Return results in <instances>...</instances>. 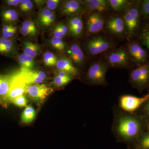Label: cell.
Listing matches in <instances>:
<instances>
[{
    "instance_id": "obj_31",
    "label": "cell",
    "mask_w": 149,
    "mask_h": 149,
    "mask_svg": "<svg viewBox=\"0 0 149 149\" xmlns=\"http://www.w3.org/2000/svg\"><path fill=\"white\" fill-rule=\"evenodd\" d=\"M51 45L54 49L59 51H64L67 48V45L61 39L53 37L50 41Z\"/></svg>"
},
{
    "instance_id": "obj_24",
    "label": "cell",
    "mask_w": 149,
    "mask_h": 149,
    "mask_svg": "<svg viewBox=\"0 0 149 149\" xmlns=\"http://www.w3.org/2000/svg\"><path fill=\"white\" fill-rule=\"evenodd\" d=\"M37 32L35 23L32 20H25L20 27V32L24 36L34 37L37 35Z\"/></svg>"
},
{
    "instance_id": "obj_23",
    "label": "cell",
    "mask_w": 149,
    "mask_h": 149,
    "mask_svg": "<svg viewBox=\"0 0 149 149\" xmlns=\"http://www.w3.org/2000/svg\"><path fill=\"white\" fill-rule=\"evenodd\" d=\"M17 61L21 67V70H31L35 68V62L34 58L26 54L22 53L18 55Z\"/></svg>"
},
{
    "instance_id": "obj_44",
    "label": "cell",
    "mask_w": 149,
    "mask_h": 149,
    "mask_svg": "<svg viewBox=\"0 0 149 149\" xmlns=\"http://www.w3.org/2000/svg\"><path fill=\"white\" fill-rule=\"evenodd\" d=\"M148 130H149V125H148Z\"/></svg>"
},
{
    "instance_id": "obj_4",
    "label": "cell",
    "mask_w": 149,
    "mask_h": 149,
    "mask_svg": "<svg viewBox=\"0 0 149 149\" xmlns=\"http://www.w3.org/2000/svg\"><path fill=\"white\" fill-rule=\"evenodd\" d=\"M108 66L105 63L98 62L93 63L88 69L86 79L90 85H106V75Z\"/></svg>"
},
{
    "instance_id": "obj_8",
    "label": "cell",
    "mask_w": 149,
    "mask_h": 149,
    "mask_svg": "<svg viewBox=\"0 0 149 149\" xmlns=\"http://www.w3.org/2000/svg\"><path fill=\"white\" fill-rule=\"evenodd\" d=\"M53 92L52 88L44 84L28 85L26 93L30 98L38 102H42Z\"/></svg>"
},
{
    "instance_id": "obj_9",
    "label": "cell",
    "mask_w": 149,
    "mask_h": 149,
    "mask_svg": "<svg viewBox=\"0 0 149 149\" xmlns=\"http://www.w3.org/2000/svg\"><path fill=\"white\" fill-rule=\"evenodd\" d=\"M15 77L26 85H29L42 84L46 78V74L39 70H21Z\"/></svg>"
},
{
    "instance_id": "obj_14",
    "label": "cell",
    "mask_w": 149,
    "mask_h": 149,
    "mask_svg": "<svg viewBox=\"0 0 149 149\" xmlns=\"http://www.w3.org/2000/svg\"><path fill=\"white\" fill-rule=\"evenodd\" d=\"M67 53L70 59L78 66H82L85 63V55L78 44H72L68 50Z\"/></svg>"
},
{
    "instance_id": "obj_34",
    "label": "cell",
    "mask_w": 149,
    "mask_h": 149,
    "mask_svg": "<svg viewBox=\"0 0 149 149\" xmlns=\"http://www.w3.org/2000/svg\"><path fill=\"white\" fill-rule=\"evenodd\" d=\"M108 1L111 8L115 11L121 10L128 2L125 0H109Z\"/></svg>"
},
{
    "instance_id": "obj_13",
    "label": "cell",
    "mask_w": 149,
    "mask_h": 149,
    "mask_svg": "<svg viewBox=\"0 0 149 149\" xmlns=\"http://www.w3.org/2000/svg\"><path fill=\"white\" fill-rule=\"evenodd\" d=\"M104 20L100 13H94L91 15L87 20V31L89 34H95L102 29Z\"/></svg>"
},
{
    "instance_id": "obj_11",
    "label": "cell",
    "mask_w": 149,
    "mask_h": 149,
    "mask_svg": "<svg viewBox=\"0 0 149 149\" xmlns=\"http://www.w3.org/2000/svg\"><path fill=\"white\" fill-rule=\"evenodd\" d=\"M107 58V61L112 66L124 67L129 63L128 52L123 49L113 51Z\"/></svg>"
},
{
    "instance_id": "obj_41",
    "label": "cell",
    "mask_w": 149,
    "mask_h": 149,
    "mask_svg": "<svg viewBox=\"0 0 149 149\" xmlns=\"http://www.w3.org/2000/svg\"><path fill=\"white\" fill-rule=\"evenodd\" d=\"M53 34L54 37H58V38L63 39L65 37L64 35L63 34L62 32L59 27L58 24L55 27L54 29Z\"/></svg>"
},
{
    "instance_id": "obj_26",
    "label": "cell",
    "mask_w": 149,
    "mask_h": 149,
    "mask_svg": "<svg viewBox=\"0 0 149 149\" xmlns=\"http://www.w3.org/2000/svg\"><path fill=\"white\" fill-rule=\"evenodd\" d=\"M139 32V43L146 47L149 52V21L144 24Z\"/></svg>"
},
{
    "instance_id": "obj_25",
    "label": "cell",
    "mask_w": 149,
    "mask_h": 149,
    "mask_svg": "<svg viewBox=\"0 0 149 149\" xmlns=\"http://www.w3.org/2000/svg\"><path fill=\"white\" fill-rule=\"evenodd\" d=\"M131 149H149V130H147L130 147Z\"/></svg>"
},
{
    "instance_id": "obj_17",
    "label": "cell",
    "mask_w": 149,
    "mask_h": 149,
    "mask_svg": "<svg viewBox=\"0 0 149 149\" xmlns=\"http://www.w3.org/2000/svg\"><path fill=\"white\" fill-rule=\"evenodd\" d=\"M0 16L2 24H15L18 20L19 14L15 8L1 6L0 8Z\"/></svg>"
},
{
    "instance_id": "obj_21",
    "label": "cell",
    "mask_w": 149,
    "mask_h": 149,
    "mask_svg": "<svg viewBox=\"0 0 149 149\" xmlns=\"http://www.w3.org/2000/svg\"><path fill=\"white\" fill-rule=\"evenodd\" d=\"M84 3L89 9L100 13L106 10L109 5L108 1L105 0H86Z\"/></svg>"
},
{
    "instance_id": "obj_6",
    "label": "cell",
    "mask_w": 149,
    "mask_h": 149,
    "mask_svg": "<svg viewBox=\"0 0 149 149\" xmlns=\"http://www.w3.org/2000/svg\"><path fill=\"white\" fill-rule=\"evenodd\" d=\"M28 85L14 76L11 87L6 95L0 98V104L7 107L11 103L12 101L17 97L26 93Z\"/></svg>"
},
{
    "instance_id": "obj_42",
    "label": "cell",
    "mask_w": 149,
    "mask_h": 149,
    "mask_svg": "<svg viewBox=\"0 0 149 149\" xmlns=\"http://www.w3.org/2000/svg\"><path fill=\"white\" fill-rule=\"evenodd\" d=\"M59 27L60 28L63 34L65 36L66 35L67 33L68 32V27L63 22L59 23L58 24Z\"/></svg>"
},
{
    "instance_id": "obj_29",
    "label": "cell",
    "mask_w": 149,
    "mask_h": 149,
    "mask_svg": "<svg viewBox=\"0 0 149 149\" xmlns=\"http://www.w3.org/2000/svg\"><path fill=\"white\" fill-rule=\"evenodd\" d=\"M58 60L57 56L52 52H46L43 55V62L46 66H55Z\"/></svg>"
},
{
    "instance_id": "obj_32",
    "label": "cell",
    "mask_w": 149,
    "mask_h": 149,
    "mask_svg": "<svg viewBox=\"0 0 149 149\" xmlns=\"http://www.w3.org/2000/svg\"><path fill=\"white\" fill-rule=\"evenodd\" d=\"M74 77V76L72 75L68 77H61L56 74L55 77H54L53 83L54 85L57 88H61L71 82L73 80Z\"/></svg>"
},
{
    "instance_id": "obj_18",
    "label": "cell",
    "mask_w": 149,
    "mask_h": 149,
    "mask_svg": "<svg viewBox=\"0 0 149 149\" xmlns=\"http://www.w3.org/2000/svg\"><path fill=\"white\" fill-rule=\"evenodd\" d=\"M107 27L112 34L120 35L124 32L125 24L122 18L116 17H112L108 20Z\"/></svg>"
},
{
    "instance_id": "obj_20",
    "label": "cell",
    "mask_w": 149,
    "mask_h": 149,
    "mask_svg": "<svg viewBox=\"0 0 149 149\" xmlns=\"http://www.w3.org/2000/svg\"><path fill=\"white\" fill-rule=\"evenodd\" d=\"M14 76L0 74V98L8 93L13 83Z\"/></svg>"
},
{
    "instance_id": "obj_12",
    "label": "cell",
    "mask_w": 149,
    "mask_h": 149,
    "mask_svg": "<svg viewBox=\"0 0 149 149\" xmlns=\"http://www.w3.org/2000/svg\"><path fill=\"white\" fill-rule=\"evenodd\" d=\"M83 5L79 1L68 0L62 3L60 12L61 15L70 16L80 14L83 11Z\"/></svg>"
},
{
    "instance_id": "obj_22",
    "label": "cell",
    "mask_w": 149,
    "mask_h": 149,
    "mask_svg": "<svg viewBox=\"0 0 149 149\" xmlns=\"http://www.w3.org/2000/svg\"><path fill=\"white\" fill-rule=\"evenodd\" d=\"M17 32L15 24H2L0 29V37L6 39H14Z\"/></svg>"
},
{
    "instance_id": "obj_16",
    "label": "cell",
    "mask_w": 149,
    "mask_h": 149,
    "mask_svg": "<svg viewBox=\"0 0 149 149\" xmlns=\"http://www.w3.org/2000/svg\"><path fill=\"white\" fill-rule=\"evenodd\" d=\"M17 46L14 39H6L0 37V54L8 57L16 54Z\"/></svg>"
},
{
    "instance_id": "obj_7",
    "label": "cell",
    "mask_w": 149,
    "mask_h": 149,
    "mask_svg": "<svg viewBox=\"0 0 149 149\" xmlns=\"http://www.w3.org/2000/svg\"><path fill=\"white\" fill-rule=\"evenodd\" d=\"M148 52L138 41H133L128 45V53L132 60L138 65V66L149 62Z\"/></svg>"
},
{
    "instance_id": "obj_35",
    "label": "cell",
    "mask_w": 149,
    "mask_h": 149,
    "mask_svg": "<svg viewBox=\"0 0 149 149\" xmlns=\"http://www.w3.org/2000/svg\"><path fill=\"white\" fill-rule=\"evenodd\" d=\"M53 12L47 7L42 9L40 12L38 17V22L40 26L47 19Z\"/></svg>"
},
{
    "instance_id": "obj_15",
    "label": "cell",
    "mask_w": 149,
    "mask_h": 149,
    "mask_svg": "<svg viewBox=\"0 0 149 149\" xmlns=\"http://www.w3.org/2000/svg\"><path fill=\"white\" fill-rule=\"evenodd\" d=\"M56 66L58 71L69 73L74 77L80 74L79 70L73 65L72 61L68 58L63 57L60 58L57 62Z\"/></svg>"
},
{
    "instance_id": "obj_19",
    "label": "cell",
    "mask_w": 149,
    "mask_h": 149,
    "mask_svg": "<svg viewBox=\"0 0 149 149\" xmlns=\"http://www.w3.org/2000/svg\"><path fill=\"white\" fill-rule=\"evenodd\" d=\"M68 29L72 36L78 37L82 34L83 23L80 16H74L68 20Z\"/></svg>"
},
{
    "instance_id": "obj_38",
    "label": "cell",
    "mask_w": 149,
    "mask_h": 149,
    "mask_svg": "<svg viewBox=\"0 0 149 149\" xmlns=\"http://www.w3.org/2000/svg\"><path fill=\"white\" fill-rule=\"evenodd\" d=\"M21 0H6L3 1L2 6L6 8H15L19 7Z\"/></svg>"
},
{
    "instance_id": "obj_39",
    "label": "cell",
    "mask_w": 149,
    "mask_h": 149,
    "mask_svg": "<svg viewBox=\"0 0 149 149\" xmlns=\"http://www.w3.org/2000/svg\"><path fill=\"white\" fill-rule=\"evenodd\" d=\"M61 1L59 0H48L47 2V8L50 10L52 11L54 10L57 8L60 4Z\"/></svg>"
},
{
    "instance_id": "obj_30",
    "label": "cell",
    "mask_w": 149,
    "mask_h": 149,
    "mask_svg": "<svg viewBox=\"0 0 149 149\" xmlns=\"http://www.w3.org/2000/svg\"><path fill=\"white\" fill-rule=\"evenodd\" d=\"M148 124H149V98L136 112Z\"/></svg>"
},
{
    "instance_id": "obj_36",
    "label": "cell",
    "mask_w": 149,
    "mask_h": 149,
    "mask_svg": "<svg viewBox=\"0 0 149 149\" xmlns=\"http://www.w3.org/2000/svg\"><path fill=\"white\" fill-rule=\"evenodd\" d=\"M141 17L144 19H149V0L141 1Z\"/></svg>"
},
{
    "instance_id": "obj_5",
    "label": "cell",
    "mask_w": 149,
    "mask_h": 149,
    "mask_svg": "<svg viewBox=\"0 0 149 149\" xmlns=\"http://www.w3.org/2000/svg\"><path fill=\"white\" fill-rule=\"evenodd\" d=\"M149 98V93L142 97L130 95H123L119 97L118 106L124 111L135 113Z\"/></svg>"
},
{
    "instance_id": "obj_33",
    "label": "cell",
    "mask_w": 149,
    "mask_h": 149,
    "mask_svg": "<svg viewBox=\"0 0 149 149\" xmlns=\"http://www.w3.org/2000/svg\"><path fill=\"white\" fill-rule=\"evenodd\" d=\"M19 8L22 12L28 13L33 10L34 4L30 0H21Z\"/></svg>"
},
{
    "instance_id": "obj_43",
    "label": "cell",
    "mask_w": 149,
    "mask_h": 149,
    "mask_svg": "<svg viewBox=\"0 0 149 149\" xmlns=\"http://www.w3.org/2000/svg\"><path fill=\"white\" fill-rule=\"evenodd\" d=\"M127 149H131L130 147H127Z\"/></svg>"
},
{
    "instance_id": "obj_2",
    "label": "cell",
    "mask_w": 149,
    "mask_h": 149,
    "mask_svg": "<svg viewBox=\"0 0 149 149\" xmlns=\"http://www.w3.org/2000/svg\"><path fill=\"white\" fill-rule=\"evenodd\" d=\"M141 1L134 2L124 14L123 21L129 37L134 36L139 32L141 17Z\"/></svg>"
},
{
    "instance_id": "obj_3",
    "label": "cell",
    "mask_w": 149,
    "mask_h": 149,
    "mask_svg": "<svg viewBox=\"0 0 149 149\" xmlns=\"http://www.w3.org/2000/svg\"><path fill=\"white\" fill-rule=\"evenodd\" d=\"M129 82L139 93L149 89V62L130 72Z\"/></svg>"
},
{
    "instance_id": "obj_28",
    "label": "cell",
    "mask_w": 149,
    "mask_h": 149,
    "mask_svg": "<svg viewBox=\"0 0 149 149\" xmlns=\"http://www.w3.org/2000/svg\"><path fill=\"white\" fill-rule=\"evenodd\" d=\"M36 115V111L34 108L31 106H28L25 108L22 115V121L23 123H30L35 119Z\"/></svg>"
},
{
    "instance_id": "obj_40",
    "label": "cell",
    "mask_w": 149,
    "mask_h": 149,
    "mask_svg": "<svg viewBox=\"0 0 149 149\" xmlns=\"http://www.w3.org/2000/svg\"><path fill=\"white\" fill-rule=\"evenodd\" d=\"M56 19L55 14L54 12L51 14L50 15L49 17L46 20L44 23L42 24L41 27H47L50 26L54 22Z\"/></svg>"
},
{
    "instance_id": "obj_10",
    "label": "cell",
    "mask_w": 149,
    "mask_h": 149,
    "mask_svg": "<svg viewBox=\"0 0 149 149\" xmlns=\"http://www.w3.org/2000/svg\"><path fill=\"white\" fill-rule=\"evenodd\" d=\"M111 43L108 40L101 36L93 37L86 45L88 53L91 55H97L104 52L111 47Z\"/></svg>"
},
{
    "instance_id": "obj_37",
    "label": "cell",
    "mask_w": 149,
    "mask_h": 149,
    "mask_svg": "<svg viewBox=\"0 0 149 149\" xmlns=\"http://www.w3.org/2000/svg\"><path fill=\"white\" fill-rule=\"evenodd\" d=\"M27 102L28 101L25 96L24 95H22L13 99L11 103L19 107H23L27 106Z\"/></svg>"
},
{
    "instance_id": "obj_1",
    "label": "cell",
    "mask_w": 149,
    "mask_h": 149,
    "mask_svg": "<svg viewBox=\"0 0 149 149\" xmlns=\"http://www.w3.org/2000/svg\"><path fill=\"white\" fill-rule=\"evenodd\" d=\"M111 131L116 142L130 147L147 131L148 124L137 113L124 111L114 104L112 107Z\"/></svg>"
},
{
    "instance_id": "obj_27",
    "label": "cell",
    "mask_w": 149,
    "mask_h": 149,
    "mask_svg": "<svg viewBox=\"0 0 149 149\" xmlns=\"http://www.w3.org/2000/svg\"><path fill=\"white\" fill-rule=\"evenodd\" d=\"M40 50V46L30 41H25L23 43L24 53L32 57L33 58L38 55Z\"/></svg>"
}]
</instances>
